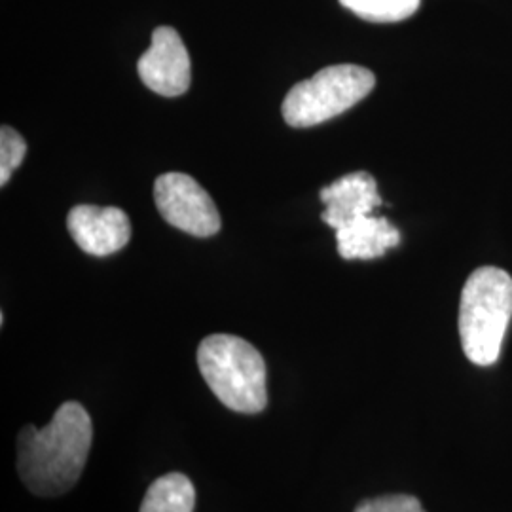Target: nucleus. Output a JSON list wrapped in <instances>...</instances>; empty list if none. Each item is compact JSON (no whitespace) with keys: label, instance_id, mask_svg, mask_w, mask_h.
Returning <instances> with one entry per match:
<instances>
[{"label":"nucleus","instance_id":"obj_1","mask_svg":"<svg viewBox=\"0 0 512 512\" xmlns=\"http://www.w3.org/2000/svg\"><path fill=\"white\" fill-rule=\"evenodd\" d=\"M92 439V418L78 403L61 404L42 429L23 427L18 437L21 482L40 497L67 494L84 473Z\"/></svg>","mask_w":512,"mask_h":512},{"label":"nucleus","instance_id":"obj_2","mask_svg":"<svg viewBox=\"0 0 512 512\" xmlns=\"http://www.w3.org/2000/svg\"><path fill=\"white\" fill-rule=\"evenodd\" d=\"M512 319V277L494 266L467 279L459 304V336L465 355L478 366L494 365Z\"/></svg>","mask_w":512,"mask_h":512},{"label":"nucleus","instance_id":"obj_3","mask_svg":"<svg viewBox=\"0 0 512 512\" xmlns=\"http://www.w3.org/2000/svg\"><path fill=\"white\" fill-rule=\"evenodd\" d=\"M203 380L226 408L258 414L268 404L266 363L260 351L232 334L207 336L198 348Z\"/></svg>","mask_w":512,"mask_h":512},{"label":"nucleus","instance_id":"obj_4","mask_svg":"<svg viewBox=\"0 0 512 512\" xmlns=\"http://www.w3.org/2000/svg\"><path fill=\"white\" fill-rule=\"evenodd\" d=\"M376 76L359 65H332L302 80L283 101V118L293 128H311L361 103Z\"/></svg>","mask_w":512,"mask_h":512},{"label":"nucleus","instance_id":"obj_5","mask_svg":"<svg viewBox=\"0 0 512 512\" xmlns=\"http://www.w3.org/2000/svg\"><path fill=\"white\" fill-rule=\"evenodd\" d=\"M154 200L162 217L190 236L211 238L222 226L213 198L190 175H160L154 184Z\"/></svg>","mask_w":512,"mask_h":512},{"label":"nucleus","instance_id":"obj_6","mask_svg":"<svg viewBox=\"0 0 512 512\" xmlns=\"http://www.w3.org/2000/svg\"><path fill=\"white\" fill-rule=\"evenodd\" d=\"M137 69L148 90L164 97H179L190 88V55L173 27H158L152 33L150 48L141 55Z\"/></svg>","mask_w":512,"mask_h":512},{"label":"nucleus","instance_id":"obj_7","mask_svg":"<svg viewBox=\"0 0 512 512\" xmlns=\"http://www.w3.org/2000/svg\"><path fill=\"white\" fill-rule=\"evenodd\" d=\"M67 228L74 243L93 256L114 255L131 239L129 217L118 207L76 205L67 217Z\"/></svg>","mask_w":512,"mask_h":512},{"label":"nucleus","instance_id":"obj_8","mask_svg":"<svg viewBox=\"0 0 512 512\" xmlns=\"http://www.w3.org/2000/svg\"><path fill=\"white\" fill-rule=\"evenodd\" d=\"M321 202L325 205L323 220L338 230L351 220L372 215L382 205V198L374 177L365 171H355L325 186Z\"/></svg>","mask_w":512,"mask_h":512},{"label":"nucleus","instance_id":"obj_9","mask_svg":"<svg viewBox=\"0 0 512 512\" xmlns=\"http://www.w3.org/2000/svg\"><path fill=\"white\" fill-rule=\"evenodd\" d=\"M338 253L346 260H372L401 243V232L384 217L366 215L336 230Z\"/></svg>","mask_w":512,"mask_h":512},{"label":"nucleus","instance_id":"obj_10","mask_svg":"<svg viewBox=\"0 0 512 512\" xmlns=\"http://www.w3.org/2000/svg\"><path fill=\"white\" fill-rule=\"evenodd\" d=\"M194 505L196 490L190 478L169 473L150 484L139 512H194Z\"/></svg>","mask_w":512,"mask_h":512},{"label":"nucleus","instance_id":"obj_11","mask_svg":"<svg viewBox=\"0 0 512 512\" xmlns=\"http://www.w3.org/2000/svg\"><path fill=\"white\" fill-rule=\"evenodd\" d=\"M421 0H340L355 16L374 23H395L414 16Z\"/></svg>","mask_w":512,"mask_h":512},{"label":"nucleus","instance_id":"obj_12","mask_svg":"<svg viewBox=\"0 0 512 512\" xmlns=\"http://www.w3.org/2000/svg\"><path fill=\"white\" fill-rule=\"evenodd\" d=\"M27 154V143L16 129L2 126L0 129V184L10 181Z\"/></svg>","mask_w":512,"mask_h":512},{"label":"nucleus","instance_id":"obj_13","mask_svg":"<svg viewBox=\"0 0 512 512\" xmlns=\"http://www.w3.org/2000/svg\"><path fill=\"white\" fill-rule=\"evenodd\" d=\"M355 512H425L420 499L414 495H382L374 499H365L357 505Z\"/></svg>","mask_w":512,"mask_h":512}]
</instances>
